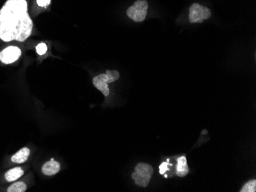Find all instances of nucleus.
I'll return each instance as SVG.
<instances>
[{"instance_id": "nucleus-1", "label": "nucleus", "mask_w": 256, "mask_h": 192, "mask_svg": "<svg viewBox=\"0 0 256 192\" xmlns=\"http://www.w3.org/2000/svg\"><path fill=\"white\" fill-rule=\"evenodd\" d=\"M32 29L26 0L6 1L0 10V39L23 42L31 36Z\"/></svg>"}, {"instance_id": "nucleus-2", "label": "nucleus", "mask_w": 256, "mask_h": 192, "mask_svg": "<svg viewBox=\"0 0 256 192\" xmlns=\"http://www.w3.org/2000/svg\"><path fill=\"white\" fill-rule=\"evenodd\" d=\"M119 78H120V73L118 71L108 70L106 74H102L94 77L93 83L98 90H100L104 95L108 97L110 94L108 84L117 81Z\"/></svg>"}, {"instance_id": "nucleus-3", "label": "nucleus", "mask_w": 256, "mask_h": 192, "mask_svg": "<svg viewBox=\"0 0 256 192\" xmlns=\"http://www.w3.org/2000/svg\"><path fill=\"white\" fill-rule=\"evenodd\" d=\"M153 174V166L148 163H140L135 167V172L132 175V177L136 185L140 187H146Z\"/></svg>"}, {"instance_id": "nucleus-4", "label": "nucleus", "mask_w": 256, "mask_h": 192, "mask_svg": "<svg viewBox=\"0 0 256 192\" xmlns=\"http://www.w3.org/2000/svg\"><path fill=\"white\" fill-rule=\"evenodd\" d=\"M149 4L146 0H138L132 6L129 7L126 15L136 22H142L146 19Z\"/></svg>"}, {"instance_id": "nucleus-5", "label": "nucleus", "mask_w": 256, "mask_h": 192, "mask_svg": "<svg viewBox=\"0 0 256 192\" xmlns=\"http://www.w3.org/2000/svg\"><path fill=\"white\" fill-rule=\"evenodd\" d=\"M211 16V10L200 4H192L190 8V21L191 23H202L204 20L208 19Z\"/></svg>"}, {"instance_id": "nucleus-6", "label": "nucleus", "mask_w": 256, "mask_h": 192, "mask_svg": "<svg viewBox=\"0 0 256 192\" xmlns=\"http://www.w3.org/2000/svg\"><path fill=\"white\" fill-rule=\"evenodd\" d=\"M22 51L16 46H10L0 52V61L4 64H10L20 59Z\"/></svg>"}, {"instance_id": "nucleus-7", "label": "nucleus", "mask_w": 256, "mask_h": 192, "mask_svg": "<svg viewBox=\"0 0 256 192\" xmlns=\"http://www.w3.org/2000/svg\"><path fill=\"white\" fill-rule=\"evenodd\" d=\"M61 169V165L58 162L52 159L50 161L46 162L42 166V173L46 176H54L57 174Z\"/></svg>"}, {"instance_id": "nucleus-8", "label": "nucleus", "mask_w": 256, "mask_h": 192, "mask_svg": "<svg viewBox=\"0 0 256 192\" xmlns=\"http://www.w3.org/2000/svg\"><path fill=\"white\" fill-rule=\"evenodd\" d=\"M190 168L188 164V160L185 156H180L178 159L176 166V175L180 177H184L189 174Z\"/></svg>"}, {"instance_id": "nucleus-9", "label": "nucleus", "mask_w": 256, "mask_h": 192, "mask_svg": "<svg viewBox=\"0 0 256 192\" xmlns=\"http://www.w3.org/2000/svg\"><path fill=\"white\" fill-rule=\"evenodd\" d=\"M30 153H31V151L30 149L24 147L12 156V161L15 163H26L30 157Z\"/></svg>"}, {"instance_id": "nucleus-10", "label": "nucleus", "mask_w": 256, "mask_h": 192, "mask_svg": "<svg viewBox=\"0 0 256 192\" xmlns=\"http://www.w3.org/2000/svg\"><path fill=\"white\" fill-rule=\"evenodd\" d=\"M24 175V171L21 167H16L10 169L5 174V178L8 182H14Z\"/></svg>"}, {"instance_id": "nucleus-11", "label": "nucleus", "mask_w": 256, "mask_h": 192, "mask_svg": "<svg viewBox=\"0 0 256 192\" xmlns=\"http://www.w3.org/2000/svg\"><path fill=\"white\" fill-rule=\"evenodd\" d=\"M27 190V185L23 182H17L11 185L7 189L8 192H25Z\"/></svg>"}, {"instance_id": "nucleus-12", "label": "nucleus", "mask_w": 256, "mask_h": 192, "mask_svg": "<svg viewBox=\"0 0 256 192\" xmlns=\"http://www.w3.org/2000/svg\"><path fill=\"white\" fill-rule=\"evenodd\" d=\"M241 192H256V180L253 179V180L250 181L248 183H247L245 186H243L242 190L240 191Z\"/></svg>"}, {"instance_id": "nucleus-13", "label": "nucleus", "mask_w": 256, "mask_h": 192, "mask_svg": "<svg viewBox=\"0 0 256 192\" xmlns=\"http://www.w3.org/2000/svg\"><path fill=\"white\" fill-rule=\"evenodd\" d=\"M48 51V47L44 43H40L36 47V51L40 55H44Z\"/></svg>"}, {"instance_id": "nucleus-14", "label": "nucleus", "mask_w": 256, "mask_h": 192, "mask_svg": "<svg viewBox=\"0 0 256 192\" xmlns=\"http://www.w3.org/2000/svg\"><path fill=\"white\" fill-rule=\"evenodd\" d=\"M169 166V160H168V163H166V162L162 163L160 166V174L164 175L165 173L169 170V168H168Z\"/></svg>"}, {"instance_id": "nucleus-15", "label": "nucleus", "mask_w": 256, "mask_h": 192, "mask_svg": "<svg viewBox=\"0 0 256 192\" xmlns=\"http://www.w3.org/2000/svg\"><path fill=\"white\" fill-rule=\"evenodd\" d=\"M52 0H37V3L40 7H47L51 4Z\"/></svg>"}]
</instances>
